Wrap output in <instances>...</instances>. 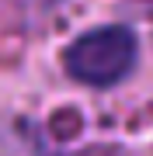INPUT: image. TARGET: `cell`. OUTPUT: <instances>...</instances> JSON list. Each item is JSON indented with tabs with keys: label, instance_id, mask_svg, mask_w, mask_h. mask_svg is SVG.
Returning a JSON list of instances; mask_svg holds the SVG:
<instances>
[{
	"label": "cell",
	"instance_id": "obj_1",
	"mask_svg": "<svg viewBox=\"0 0 153 156\" xmlns=\"http://www.w3.org/2000/svg\"><path fill=\"white\" fill-rule=\"evenodd\" d=\"M63 62L77 83L115 87L136 66V35L125 24H104V28L84 31L80 38H73Z\"/></svg>",
	"mask_w": 153,
	"mask_h": 156
},
{
	"label": "cell",
	"instance_id": "obj_2",
	"mask_svg": "<svg viewBox=\"0 0 153 156\" xmlns=\"http://www.w3.org/2000/svg\"><path fill=\"white\" fill-rule=\"evenodd\" d=\"M17 4H28V7H52V4H59V0H17Z\"/></svg>",
	"mask_w": 153,
	"mask_h": 156
}]
</instances>
